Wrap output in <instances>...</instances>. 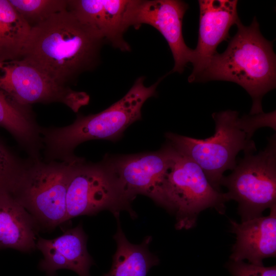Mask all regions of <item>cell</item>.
I'll list each match as a JSON object with an SVG mask.
<instances>
[{
  "instance_id": "e0dca14e",
  "label": "cell",
  "mask_w": 276,
  "mask_h": 276,
  "mask_svg": "<svg viewBox=\"0 0 276 276\" xmlns=\"http://www.w3.org/2000/svg\"><path fill=\"white\" fill-rule=\"evenodd\" d=\"M119 215H114L117 230L113 239L117 243V250L110 269L103 276H147L150 268L159 263L157 257L148 249L152 237H146L140 244L130 243L121 228Z\"/></svg>"
},
{
  "instance_id": "ba28073f",
  "label": "cell",
  "mask_w": 276,
  "mask_h": 276,
  "mask_svg": "<svg viewBox=\"0 0 276 276\" xmlns=\"http://www.w3.org/2000/svg\"><path fill=\"white\" fill-rule=\"evenodd\" d=\"M129 202L105 160L88 162L83 157L72 166L66 198V221L107 210L114 216L126 210L135 217Z\"/></svg>"
},
{
  "instance_id": "5b68a950",
  "label": "cell",
  "mask_w": 276,
  "mask_h": 276,
  "mask_svg": "<svg viewBox=\"0 0 276 276\" xmlns=\"http://www.w3.org/2000/svg\"><path fill=\"white\" fill-rule=\"evenodd\" d=\"M75 161L27 159L26 167L11 194L37 224L51 229L66 221V193Z\"/></svg>"
},
{
  "instance_id": "ac0fdd59",
  "label": "cell",
  "mask_w": 276,
  "mask_h": 276,
  "mask_svg": "<svg viewBox=\"0 0 276 276\" xmlns=\"http://www.w3.org/2000/svg\"><path fill=\"white\" fill-rule=\"evenodd\" d=\"M31 29L9 0H0V62L22 58Z\"/></svg>"
},
{
  "instance_id": "9c48e42d",
  "label": "cell",
  "mask_w": 276,
  "mask_h": 276,
  "mask_svg": "<svg viewBox=\"0 0 276 276\" xmlns=\"http://www.w3.org/2000/svg\"><path fill=\"white\" fill-rule=\"evenodd\" d=\"M0 88L20 104H63L75 112L87 105L89 96L52 80L22 59L0 62Z\"/></svg>"
},
{
  "instance_id": "7c38bea8",
  "label": "cell",
  "mask_w": 276,
  "mask_h": 276,
  "mask_svg": "<svg viewBox=\"0 0 276 276\" xmlns=\"http://www.w3.org/2000/svg\"><path fill=\"white\" fill-rule=\"evenodd\" d=\"M199 28L197 45L191 62L193 68L188 78L196 82L221 42L229 37L231 27L240 20L236 0H199Z\"/></svg>"
},
{
  "instance_id": "6da1fadb",
  "label": "cell",
  "mask_w": 276,
  "mask_h": 276,
  "mask_svg": "<svg viewBox=\"0 0 276 276\" xmlns=\"http://www.w3.org/2000/svg\"><path fill=\"white\" fill-rule=\"evenodd\" d=\"M103 43L67 8L32 28L22 59L68 86L96 66Z\"/></svg>"
},
{
  "instance_id": "8fae6325",
  "label": "cell",
  "mask_w": 276,
  "mask_h": 276,
  "mask_svg": "<svg viewBox=\"0 0 276 276\" xmlns=\"http://www.w3.org/2000/svg\"><path fill=\"white\" fill-rule=\"evenodd\" d=\"M188 4L179 0H130L126 13L127 29H138L142 25L158 30L166 40L172 52L174 66L170 73H181L191 62L193 50L186 44L182 26Z\"/></svg>"
},
{
  "instance_id": "4fadbf2b",
  "label": "cell",
  "mask_w": 276,
  "mask_h": 276,
  "mask_svg": "<svg viewBox=\"0 0 276 276\" xmlns=\"http://www.w3.org/2000/svg\"><path fill=\"white\" fill-rule=\"evenodd\" d=\"M130 0H68V9L104 43L123 52L130 51L124 38Z\"/></svg>"
},
{
  "instance_id": "5bb4252c",
  "label": "cell",
  "mask_w": 276,
  "mask_h": 276,
  "mask_svg": "<svg viewBox=\"0 0 276 276\" xmlns=\"http://www.w3.org/2000/svg\"><path fill=\"white\" fill-rule=\"evenodd\" d=\"M237 240L230 256L233 261H243L262 265L264 259L276 255V205L267 216H259L237 223L231 220Z\"/></svg>"
},
{
  "instance_id": "2e32d148",
  "label": "cell",
  "mask_w": 276,
  "mask_h": 276,
  "mask_svg": "<svg viewBox=\"0 0 276 276\" xmlns=\"http://www.w3.org/2000/svg\"><path fill=\"white\" fill-rule=\"evenodd\" d=\"M36 224L10 193L0 192V249L25 252L35 249Z\"/></svg>"
},
{
  "instance_id": "603a6c76",
  "label": "cell",
  "mask_w": 276,
  "mask_h": 276,
  "mask_svg": "<svg viewBox=\"0 0 276 276\" xmlns=\"http://www.w3.org/2000/svg\"><path fill=\"white\" fill-rule=\"evenodd\" d=\"M227 266L233 276H276L275 266L265 267L263 265L232 261Z\"/></svg>"
},
{
  "instance_id": "d6986e66",
  "label": "cell",
  "mask_w": 276,
  "mask_h": 276,
  "mask_svg": "<svg viewBox=\"0 0 276 276\" xmlns=\"http://www.w3.org/2000/svg\"><path fill=\"white\" fill-rule=\"evenodd\" d=\"M41 239L67 262L70 270L79 276H90L89 269L94 263L87 250V237L81 224L55 239Z\"/></svg>"
},
{
  "instance_id": "8992f818",
  "label": "cell",
  "mask_w": 276,
  "mask_h": 276,
  "mask_svg": "<svg viewBox=\"0 0 276 276\" xmlns=\"http://www.w3.org/2000/svg\"><path fill=\"white\" fill-rule=\"evenodd\" d=\"M172 148L171 162L162 188V206L175 213L176 228L193 227L198 214L207 208L223 213L228 200L225 193L215 189L196 163Z\"/></svg>"
},
{
  "instance_id": "9a60e30c",
  "label": "cell",
  "mask_w": 276,
  "mask_h": 276,
  "mask_svg": "<svg viewBox=\"0 0 276 276\" xmlns=\"http://www.w3.org/2000/svg\"><path fill=\"white\" fill-rule=\"evenodd\" d=\"M0 127L6 130L33 159L41 158V127L31 106L17 102L0 88Z\"/></svg>"
},
{
  "instance_id": "3957f363",
  "label": "cell",
  "mask_w": 276,
  "mask_h": 276,
  "mask_svg": "<svg viewBox=\"0 0 276 276\" xmlns=\"http://www.w3.org/2000/svg\"><path fill=\"white\" fill-rule=\"evenodd\" d=\"M237 32L225 51L216 53L196 81L222 80L236 83L252 98L249 114L263 112L262 100L276 85V58L273 43L261 34L255 17L249 26L239 20Z\"/></svg>"
},
{
  "instance_id": "ffe728a7",
  "label": "cell",
  "mask_w": 276,
  "mask_h": 276,
  "mask_svg": "<svg viewBox=\"0 0 276 276\" xmlns=\"http://www.w3.org/2000/svg\"><path fill=\"white\" fill-rule=\"evenodd\" d=\"M32 28L68 8V0H9Z\"/></svg>"
},
{
  "instance_id": "52a82bcc",
  "label": "cell",
  "mask_w": 276,
  "mask_h": 276,
  "mask_svg": "<svg viewBox=\"0 0 276 276\" xmlns=\"http://www.w3.org/2000/svg\"><path fill=\"white\" fill-rule=\"evenodd\" d=\"M232 171L223 176L220 185L227 189L228 200L238 203L242 221L261 216L276 205V134L258 154L244 153Z\"/></svg>"
},
{
  "instance_id": "277c9868",
  "label": "cell",
  "mask_w": 276,
  "mask_h": 276,
  "mask_svg": "<svg viewBox=\"0 0 276 276\" xmlns=\"http://www.w3.org/2000/svg\"><path fill=\"white\" fill-rule=\"evenodd\" d=\"M215 124L213 135L198 139L172 132L165 134L166 142L176 151L196 163L202 170L212 187L220 191L223 173L233 170L241 151L254 153L255 142L239 127V112L227 110L212 114Z\"/></svg>"
},
{
  "instance_id": "7402d4cb",
  "label": "cell",
  "mask_w": 276,
  "mask_h": 276,
  "mask_svg": "<svg viewBox=\"0 0 276 276\" xmlns=\"http://www.w3.org/2000/svg\"><path fill=\"white\" fill-rule=\"evenodd\" d=\"M275 110L268 113L263 112L255 114L244 115L241 118H238V126L245 133L247 138L251 140L256 131L260 128L270 127L275 131Z\"/></svg>"
},
{
  "instance_id": "30bf717a",
  "label": "cell",
  "mask_w": 276,
  "mask_h": 276,
  "mask_svg": "<svg viewBox=\"0 0 276 276\" xmlns=\"http://www.w3.org/2000/svg\"><path fill=\"white\" fill-rule=\"evenodd\" d=\"M172 153V147L166 142L156 151L126 155L106 154L103 158L129 202L141 194L150 197L162 206V185L171 162Z\"/></svg>"
},
{
  "instance_id": "7a4b0ae2",
  "label": "cell",
  "mask_w": 276,
  "mask_h": 276,
  "mask_svg": "<svg viewBox=\"0 0 276 276\" xmlns=\"http://www.w3.org/2000/svg\"><path fill=\"white\" fill-rule=\"evenodd\" d=\"M164 77L147 87L145 78L139 77L119 101L95 114H78L74 122L63 127H41L44 159L72 163L79 158L74 153L81 143L93 140L116 142L134 122L142 119V108Z\"/></svg>"
},
{
  "instance_id": "44dd1931",
  "label": "cell",
  "mask_w": 276,
  "mask_h": 276,
  "mask_svg": "<svg viewBox=\"0 0 276 276\" xmlns=\"http://www.w3.org/2000/svg\"><path fill=\"white\" fill-rule=\"evenodd\" d=\"M26 164L0 138V192H12Z\"/></svg>"
}]
</instances>
